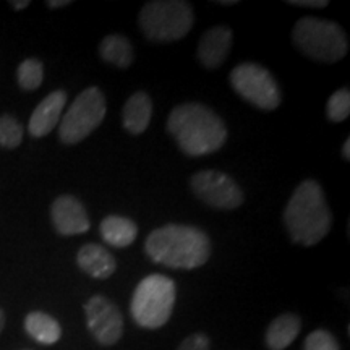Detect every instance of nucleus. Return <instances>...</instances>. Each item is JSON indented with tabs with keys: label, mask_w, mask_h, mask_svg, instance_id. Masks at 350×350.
Segmentation results:
<instances>
[{
	"label": "nucleus",
	"mask_w": 350,
	"mask_h": 350,
	"mask_svg": "<svg viewBox=\"0 0 350 350\" xmlns=\"http://www.w3.org/2000/svg\"><path fill=\"white\" fill-rule=\"evenodd\" d=\"M25 329L39 344L52 345L62 338V327L51 314L33 312L25 318Z\"/></svg>",
	"instance_id": "obj_19"
},
{
	"label": "nucleus",
	"mask_w": 350,
	"mask_h": 350,
	"mask_svg": "<svg viewBox=\"0 0 350 350\" xmlns=\"http://www.w3.org/2000/svg\"><path fill=\"white\" fill-rule=\"evenodd\" d=\"M167 131L187 156L213 154L227 139V129L221 117L200 103L175 107L167 119Z\"/></svg>",
	"instance_id": "obj_2"
},
{
	"label": "nucleus",
	"mask_w": 350,
	"mask_h": 350,
	"mask_svg": "<svg viewBox=\"0 0 350 350\" xmlns=\"http://www.w3.org/2000/svg\"><path fill=\"white\" fill-rule=\"evenodd\" d=\"M284 222L292 242L312 247L329 234L332 226L331 209L326 195L317 180H304L288 200Z\"/></svg>",
	"instance_id": "obj_3"
},
{
	"label": "nucleus",
	"mask_w": 350,
	"mask_h": 350,
	"mask_svg": "<svg viewBox=\"0 0 350 350\" xmlns=\"http://www.w3.org/2000/svg\"><path fill=\"white\" fill-rule=\"evenodd\" d=\"M52 224L60 235H78L90 230L91 222L81 201L75 196H59L51 208Z\"/></svg>",
	"instance_id": "obj_11"
},
{
	"label": "nucleus",
	"mask_w": 350,
	"mask_h": 350,
	"mask_svg": "<svg viewBox=\"0 0 350 350\" xmlns=\"http://www.w3.org/2000/svg\"><path fill=\"white\" fill-rule=\"evenodd\" d=\"M16 80L18 85L25 91H34L42 85L44 80V67L41 60L38 59H26L20 64L16 70Z\"/></svg>",
	"instance_id": "obj_20"
},
{
	"label": "nucleus",
	"mask_w": 350,
	"mask_h": 350,
	"mask_svg": "<svg viewBox=\"0 0 350 350\" xmlns=\"http://www.w3.org/2000/svg\"><path fill=\"white\" fill-rule=\"evenodd\" d=\"M193 7L183 0H156L142 8L138 25L152 42H172L187 36L193 28Z\"/></svg>",
	"instance_id": "obj_6"
},
{
	"label": "nucleus",
	"mask_w": 350,
	"mask_h": 350,
	"mask_svg": "<svg viewBox=\"0 0 350 350\" xmlns=\"http://www.w3.org/2000/svg\"><path fill=\"white\" fill-rule=\"evenodd\" d=\"M287 3L294 7H306V8H325L327 7V0H288Z\"/></svg>",
	"instance_id": "obj_25"
},
{
	"label": "nucleus",
	"mask_w": 350,
	"mask_h": 350,
	"mask_svg": "<svg viewBox=\"0 0 350 350\" xmlns=\"http://www.w3.org/2000/svg\"><path fill=\"white\" fill-rule=\"evenodd\" d=\"M196 198L216 209H235L243 203V193L230 175L217 170H201L190 180Z\"/></svg>",
	"instance_id": "obj_9"
},
{
	"label": "nucleus",
	"mask_w": 350,
	"mask_h": 350,
	"mask_svg": "<svg viewBox=\"0 0 350 350\" xmlns=\"http://www.w3.org/2000/svg\"><path fill=\"white\" fill-rule=\"evenodd\" d=\"M292 41L301 54L323 64L339 62L349 49L347 36L336 21L314 16L297 21Z\"/></svg>",
	"instance_id": "obj_5"
},
{
	"label": "nucleus",
	"mask_w": 350,
	"mask_h": 350,
	"mask_svg": "<svg viewBox=\"0 0 350 350\" xmlns=\"http://www.w3.org/2000/svg\"><path fill=\"white\" fill-rule=\"evenodd\" d=\"M175 300L177 287L172 279L163 274L146 275L139 281L131 297V318L146 329L163 327L172 317Z\"/></svg>",
	"instance_id": "obj_4"
},
{
	"label": "nucleus",
	"mask_w": 350,
	"mask_h": 350,
	"mask_svg": "<svg viewBox=\"0 0 350 350\" xmlns=\"http://www.w3.org/2000/svg\"><path fill=\"white\" fill-rule=\"evenodd\" d=\"M217 5H224V7H230V5H237L239 0H219L216 2Z\"/></svg>",
	"instance_id": "obj_29"
},
{
	"label": "nucleus",
	"mask_w": 350,
	"mask_h": 350,
	"mask_svg": "<svg viewBox=\"0 0 350 350\" xmlns=\"http://www.w3.org/2000/svg\"><path fill=\"white\" fill-rule=\"evenodd\" d=\"M100 237L104 239V242L112 245V247L124 248L129 247L137 240L138 235V227L133 221L125 216H107L100 222Z\"/></svg>",
	"instance_id": "obj_16"
},
{
	"label": "nucleus",
	"mask_w": 350,
	"mask_h": 350,
	"mask_svg": "<svg viewBox=\"0 0 350 350\" xmlns=\"http://www.w3.org/2000/svg\"><path fill=\"white\" fill-rule=\"evenodd\" d=\"M144 252L157 265L170 269H195L211 256V240L195 226L167 224L148 235Z\"/></svg>",
	"instance_id": "obj_1"
},
{
	"label": "nucleus",
	"mask_w": 350,
	"mask_h": 350,
	"mask_svg": "<svg viewBox=\"0 0 350 350\" xmlns=\"http://www.w3.org/2000/svg\"><path fill=\"white\" fill-rule=\"evenodd\" d=\"M177 350H209V339L203 332H195L182 340Z\"/></svg>",
	"instance_id": "obj_24"
},
{
	"label": "nucleus",
	"mask_w": 350,
	"mask_h": 350,
	"mask_svg": "<svg viewBox=\"0 0 350 350\" xmlns=\"http://www.w3.org/2000/svg\"><path fill=\"white\" fill-rule=\"evenodd\" d=\"M342 156L345 157V159H350V138L345 139L344 146H342Z\"/></svg>",
	"instance_id": "obj_28"
},
{
	"label": "nucleus",
	"mask_w": 350,
	"mask_h": 350,
	"mask_svg": "<svg viewBox=\"0 0 350 350\" xmlns=\"http://www.w3.org/2000/svg\"><path fill=\"white\" fill-rule=\"evenodd\" d=\"M67 104V93L65 91H54L47 98H44L39 106L33 111L31 119H29L28 130L34 138H42L49 135L55 125L59 124L62 111Z\"/></svg>",
	"instance_id": "obj_13"
},
{
	"label": "nucleus",
	"mask_w": 350,
	"mask_h": 350,
	"mask_svg": "<svg viewBox=\"0 0 350 350\" xmlns=\"http://www.w3.org/2000/svg\"><path fill=\"white\" fill-rule=\"evenodd\" d=\"M230 85L240 98L261 111H274L281 104V90L269 70L253 62L240 64L230 72Z\"/></svg>",
	"instance_id": "obj_8"
},
{
	"label": "nucleus",
	"mask_w": 350,
	"mask_h": 350,
	"mask_svg": "<svg viewBox=\"0 0 350 350\" xmlns=\"http://www.w3.org/2000/svg\"><path fill=\"white\" fill-rule=\"evenodd\" d=\"M21 142H23V126L20 122L8 113L0 117V146L15 150Z\"/></svg>",
	"instance_id": "obj_21"
},
{
	"label": "nucleus",
	"mask_w": 350,
	"mask_h": 350,
	"mask_svg": "<svg viewBox=\"0 0 350 350\" xmlns=\"http://www.w3.org/2000/svg\"><path fill=\"white\" fill-rule=\"evenodd\" d=\"M107 112L106 96L99 88H86L72 103L59 125V137L65 144H77L90 137L103 124Z\"/></svg>",
	"instance_id": "obj_7"
},
{
	"label": "nucleus",
	"mask_w": 350,
	"mask_h": 350,
	"mask_svg": "<svg viewBox=\"0 0 350 350\" xmlns=\"http://www.w3.org/2000/svg\"><path fill=\"white\" fill-rule=\"evenodd\" d=\"M3 326H5V314H3V310L0 308V332L3 331Z\"/></svg>",
	"instance_id": "obj_30"
},
{
	"label": "nucleus",
	"mask_w": 350,
	"mask_h": 350,
	"mask_svg": "<svg viewBox=\"0 0 350 350\" xmlns=\"http://www.w3.org/2000/svg\"><path fill=\"white\" fill-rule=\"evenodd\" d=\"M86 323L93 338L104 347L116 345L124 332V318L113 301L104 295H94L85 305Z\"/></svg>",
	"instance_id": "obj_10"
},
{
	"label": "nucleus",
	"mask_w": 350,
	"mask_h": 350,
	"mask_svg": "<svg viewBox=\"0 0 350 350\" xmlns=\"http://www.w3.org/2000/svg\"><path fill=\"white\" fill-rule=\"evenodd\" d=\"M301 329V319L297 314H281L271 323L266 331V345L271 350L287 349L299 336Z\"/></svg>",
	"instance_id": "obj_17"
},
{
	"label": "nucleus",
	"mask_w": 350,
	"mask_h": 350,
	"mask_svg": "<svg viewBox=\"0 0 350 350\" xmlns=\"http://www.w3.org/2000/svg\"><path fill=\"white\" fill-rule=\"evenodd\" d=\"M350 113V91L349 88L338 90L327 99L326 117L331 122H342Z\"/></svg>",
	"instance_id": "obj_22"
},
{
	"label": "nucleus",
	"mask_w": 350,
	"mask_h": 350,
	"mask_svg": "<svg viewBox=\"0 0 350 350\" xmlns=\"http://www.w3.org/2000/svg\"><path fill=\"white\" fill-rule=\"evenodd\" d=\"M232 41H234L232 29L227 26H214V28L208 29L201 36L198 51H196L200 64L209 70L221 67L229 55Z\"/></svg>",
	"instance_id": "obj_12"
},
{
	"label": "nucleus",
	"mask_w": 350,
	"mask_h": 350,
	"mask_svg": "<svg viewBox=\"0 0 350 350\" xmlns=\"http://www.w3.org/2000/svg\"><path fill=\"white\" fill-rule=\"evenodd\" d=\"M152 116L151 98L144 91L131 94L122 111L125 130L131 135H142L148 129Z\"/></svg>",
	"instance_id": "obj_15"
},
{
	"label": "nucleus",
	"mask_w": 350,
	"mask_h": 350,
	"mask_svg": "<svg viewBox=\"0 0 350 350\" xmlns=\"http://www.w3.org/2000/svg\"><path fill=\"white\" fill-rule=\"evenodd\" d=\"M70 0H49V2H47V5H49L51 8H60V7H67V5H70Z\"/></svg>",
	"instance_id": "obj_26"
},
{
	"label": "nucleus",
	"mask_w": 350,
	"mask_h": 350,
	"mask_svg": "<svg viewBox=\"0 0 350 350\" xmlns=\"http://www.w3.org/2000/svg\"><path fill=\"white\" fill-rule=\"evenodd\" d=\"M99 55L104 62L119 68H129L135 59L133 46L124 34H109L104 38L99 46Z\"/></svg>",
	"instance_id": "obj_18"
},
{
	"label": "nucleus",
	"mask_w": 350,
	"mask_h": 350,
	"mask_svg": "<svg viewBox=\"0 0 350 350\" xmlns=\"http://www.w3.org/2000/svg\"><path fill=\"white\" fill-rule=\"evenodd\" d=\"M304 350H340L338 339L329 331L317 329L305 339Z\"/></svg>",
	"instance_id": "obj_23"
},
{
	"label": "nucleus",
	"mask_w": 350,
	"mask_h": 350,
	"mask_svg": "<svg viewBox=\"0 0 350 350\" xmlns=\"http://www.w3.org/2000/svg\"><path fill=\"white\" fill-rule=\"evenodd\" d=\"M77 262L83 273L99 281L109 279L117 269L116 258L112 256V253L96 243L83 245L77 255Z\"/></svg>",
	"instance_id": "obj_14"
},
{
	"label": "nucleus",
	"mask_w": 350,
	"mask_h": 350,
	"mask_svg": "<svg viewBox=\"0 0 350 350\" xmlns=\"http://www.w3.org/2000/svg\"><path fill=\"white\" fill-rule=\"evenodd\" d=\"M10 3L15 10H23V8L29 5V0H21V2H10Z\"/></svg>",
	"instance_id": "obj_27"
}]
</instances>
